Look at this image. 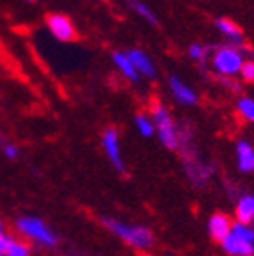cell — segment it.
Returning a JSON list of instances; mask_svg holds the SVG:
<instances>
[{"label":"cell","mask_w":254,"mask_h":256,"mask_svg":"<svg viewBox=\"0 0 254 256\" xmlns=\"http://www.w3.org/2000/svg\"><path fill=\"white\" fill-rule=\"evenodd\" d=\"M222 249L231 256H252L254 254V230L246 222H236L231 226V232L220 242Z\"/></svg>","instance_id":"1"},{"label":"cell","mask_w":254,"mask_h":256,"mask_svg":"<svg viewBox=\"0 0 254 256\" xmlns=\"http://www.w3.org/2000/svg\"><path fill=\"white\" fill-rule=\"evenodd\" d=\"M244 62H246V56L236 44H224L217 48L212 56V68L220 76L238 75Z\"/></svg>","instance_id":"2"},{"label":"cell","mask_w":254,"mask_h":256,"mask_svg":"<svg viewBox=\"0 0 254 256\" xmlns=\"http://www.w3.org/2000/svg\"><path fill=\"white\" fill-rule=\"evenodd\" d=\"M105 224L108 226L114 235H118L121 240L128 242V244L135 246V248L146 249L150 248L155 238H153V233L150 232L144 226H135V224H124L120 220H112V219H105Z\"/></svg>","instance_id":"3"},{"label":"cell","mask_w":254,"mask_h":256,"mask_svg":"<svg viewBox=\"0 0 254 256\" xmlns=\"http://www.w3.org/2000/svg\"><path fill=\"white\" fill-rule=\"evenodd\" d=\"M151 118L155 121L156 126V136H158L160 142L169 150H174L178 146V130L172 121L171 114L164 107L160 102H155L151 107Z\"/></svg>","instance_id":"4"},{"label":"cell","mask_w":254,"mask_h":256,"mask_svg":"<svg viewBox=\"0 0 254 256\" xmlns=\"http://www.w3.org/2000/svg\"><path fill=\"white\" fill-rule=\"evenodd\" d=\"M16 228L20 230L24 235L30 236L32 240H36L43 246H56L57 242L52 230L48 228L43 220L34 219V217H20L16 220Z\"/></svg>","instance_id":"5"},{"label":"cell","mask_w":254,"mask_h":256,"mask_svg":"<svg viewBox=\"0 0 254 256\" xmlns=\"http://www.w3.org/2000/svg\"><path fill=\"white\" fill-rule=\"evenodd\" d=\"M46 27L48 30L52 32V36L59 41H73L76 36L75 25L73 22L68 18L66 14H60V12H52V14L46 16Z\"/></svg>","instance_id":"6"},{"label":"cell","mask_w":254,"mask_h":256,"mask_svg":"<svg viewBox=\"0 0 254 256\" xmlns=\"http://www.w3.org/2000/svg\"><path fill=\"white\" fill-rule=\"evenodd\" d=\"M102 144H104V152L108 156L110 164L114 166L118 171H124V162L123 155H121V144H120V134L116 128H107L102 137Z\"/></svg>","instance_id":"7"},{"label":"cell","mask_w":254,"mask_h":256,"mask_svg":"<svg viewBox=\"0 0 254 256\" xmlns=\"http://www.w3.org/2000/svg\"><path fill=\"white\" fill-rule=\"evenodd\" d=\"M167 84H169V89H171V94L180 105H187V107H192V105L198 104V94L196 91L187 84V82H183L180 76L171 75L169 80H167Z\"/></svg>","instance_id":"8"},{"label":"cell","mask_w":254,"mask_h":256,"mask_svg":"<svg viewBox=\"0 0 254 256\" xmlns=\"http://www.w3.org/2000/svg\"><path fill=\"white\" fill-rule=\"evenodd\" d=\"M126 56L130 57V60L134 62L135 70L140 73V76L155 78L156 76V66L144 50H140V48H130V50L126 52Z\"/></svg>","instance_id":"9"},{"label":"cell","mask_w":254,"mask_h":256,"mask_svg":"<svg viewBox=\"0 0 254 256\" xmlns=\"http://www.w3.org/2000/svg\"><path fill=\"white\" fill-rule=\"evenodd\" d=\"M214 25H215V28H217L218 34L226 38L230 44H236V46L244 44V32H242V28L234 24V22H231L230 18H217Z\"/></svg>","instance_id":"10"},{"label":"cell","mask_w":254,"mask_h":256,"mask_svg":"<svg viewBox=\"0 0 254 256\" xmlns=\"http://www.w3.org/2000/svg\"><path fill=\"white\" fill-rule=\"evenodd\" d=\"M112 62L114 66L121 72V75L128 80V82H139L140 73L135 70L134 62L130 60V57L126 56V52H112Z\"/></svg>","instance_id":"11"},{"label":"cell","mask_w":254,"mask_h":256,"mask_svg":"<svg viewBox=\"0 0 254 256\" xmlns=\"http://www.w3.org/2000/svg\"><path fill=\"white\" fill-rule=\"evenodd\" d=\"M231 220L228 219L222 214H215V216L210 217V222H208V232H210V236L217 242H222L228 236V233L231 232Z\"/></svg>","instance_id":"12"},{"label":"cell","mask_w":254,"mask_h":256,"mask_svg":"<svg viewBox=\"0 0 254 256\" xmlns=\"http://www.w3.org/2000/svg\"><path fill=\"white\" fill-rule=\"evenodd\" d=\"M236 160L242 172H254V148L247 140H238L236 144Z\"/></svg>","instance_id":"13"},{"label":"cell","mask_w":254,"mask_h":256,"mask_svg":"<svg viewBox=\"0 0 254 256\" xmlns=\"http://www.w3.org/2000/svg\"><path fill=\"white\" fill-rule=\"evenodd\" d=\"M236 219L249 224L254 219V196H244L236 206Z\"/></svg>","instance_id":"14"},{"label":"cell","mask_w":254,"mask_h":256,"mask_svg":"<svg viewBox=\"0 0 254 256\" xmlns=\"http://www.w3.org/2000/svg\"><path fill=\"white\" fill-rule=\"evenodd\" d=\"M128 6H130V9L135 12V14L139 16V18H142L144 22H148L150 25L158 24V18H156V14L151 11V9L148 8L144 2H140V0H128Z\"/></svg>","instance_id":"15"},{"label":"cell","mask_w":254,"mask_h":256,"mask_svg":"<svg viewBox=\"0 0 254 256\" xmlns=\"http://www.w3.org/2000/svg\"><path fill=\"white\" fill-rule=\"evenodd\" d=\"M135 128L142 137H153L156 134L155 121L151 120L150 116H146V114H137L135 116Z\"/></svg>","instance_id":"16"},{"label":"cell","mask_w":254,"mask_h":256,"mask_svg":"<svg viewBox=\"0 0 254 256\" xmlns=\"http://www.w3.org/2000/svg\"><path fill=\"white\" fill-rule=\"evenodd\" d=\"M236 110H238V114L244 120L254 124V100L252 98H247V96L238 98V102H236Z\"/></svg>","instance_id":"17"},{"label":"cell","mask_w":254,"mask_h":256,"mask_svg":"<svg viewBox=\"0 0 254 256\" xmlns=\"http://www.w3.org/2000/svg\"><path fill=\"white\" fill-rule=\"evenodd\" d=\"M187 54L192 60H196V62H204L208 57V48L201 43H192L190 46H188Z\"/></svg>","instance_id":"18"},{"label":"cell","mask_w":254,"mask_h":256,"mask_svg":"<svg viewBox=\"0 0 254 256\" xmlns=\"http://www.w3.org/2000/svg\"><path fill=\"white\" fill-rule=\"evenodd\" d=\"M4 256H30V249H28V246L12 240L11 246L8 248V251L4 252Z\"/></svg>","instance_id":"19"},{"label":"cell","mask_w":254,"mask_h":256,"mask_svg":"<svg viewBox=\"0 0 254 256\" xmlns=\"http://www.w3.org/2000/svg\"><path fill=\"white\" fill-rule=\"evenodd\" d=\"M12 236H9L8 233H6V226H4V222L0 220V256H4V252L8 251V248L11 246V242H12Z\"/></svg>","instance_id":"20"},{"label":"cell","mask_w":254,"mask_h":256,"mask_svg":"<svg viewBox=\"0 0 254 256\" xmlns=\"http://www.w3.org/2000/svg\"><path fill=\"white\" fill-rule=\"evenodd\" d=\"M240 76H242V80H246V82H254V60H247L242 64V70H240L238 73Z\"/></svg>","instance_id":"21"},{"label":"cell","mask_w":254,"mask_h":256,"mask_svg":"<svg viewBox=\"0 0 254 256\" xmlns=\"http://www.w3.org/2000/svg\"><path fill=\"white\" fill-rule=\"evenodd\" d=\"M0 148H2V153H4V156H8L9 160L18 158V155H20L18 148H16L12 142H8V140H2V142H0Z\"/></svg>","instance_id":"22"},{"label":"cell","mask_w":254,"mask_h":256,"mask_svg":"<svg viewBox=\"0 0 254 256\" xmlns=\"http://www.w3.org/2000/svg\"><path fill=\"white\" fill-rule=\"evenodd\" d=\"M24 2H27V4H36V2H40V0H24Z\"/></svg>","instance_id":"23"}]
</instances>
